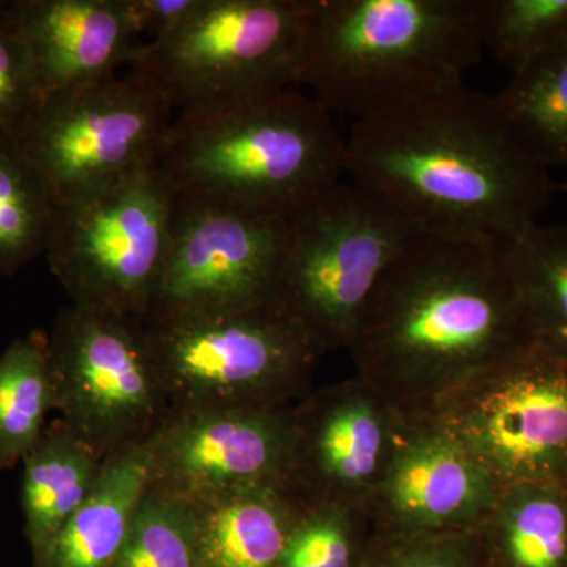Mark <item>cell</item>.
Masks as SVG:
<instances>
[{
    "instance_id": "8",
    "label": "cell",
    "mask_w": 567,
    "mask_h": 567,
    "mask_svg": "<svg viewBox=\"0 0 567 567\" xmlns=\"http://www.w3.org/2000/svg\"><path fill=\"white\" fill-rule=\"evenodd\" d=\"M177 204L158 164L111 192L55 208L48 267L71 305L144 320Z\"/></svg>"
},
{
    "instance_id": "14",
    "label": "cell",
    "mask_w": 567,
    "mask_h": 567,
    "mask_svg": "<svg viewBox=\"0 0 567 567\" xmlns=\"http://www.w3.org/2000/svg\"><path fill=\"white\" fill-rule=\"evenodd\" d=\"M151 484L152 436L104 458L92 494L33 565L114 567Z\"/></svg>"
},
{
    "instance_id": "16",
    "label": "cell",
    "mask_w": 567,
    "mask_h": 567,
    "mask_svg": "<svg viewBox=\"0 0 567 567\" xmlns=\"http://www.w3.org/2000/svg\"><path fill=\"white\" fill-rule=\"evenodd\" d=\"M104 457L63 423L47 425L22 458L21 506L33 561L92 494Z\"/></svg>"
},
{
    "instance_id": "6",
    "label": "cell",
    "mask_w": 567,
    "mask_h": 567,
    "mask_svg": "<svg viewBox=\"0 0 567 567\" xmlns=\"http://www.w3.org/2000/svg\"><path fill=\"white\" fill-rule=\"evenodd\" d=\"M421 234L385 197L338 183L289 219L271 308L316 342L357 333L380 279Z\"/></svg>"
},
{
    "instance_id": "17",
    "label": "cell",
    "mask_w": 567,
    "mask_h": 567,
    "mask_svg": "<svg viewBox=\"0 0 567 567\" xmlns=\"http://www.w3.org/2000/svg\"><path fill=\"white\" fill-rule=\"evenodd\" d=\"M481 440L499 464L532 466L567 446V375L517 377L491 395Z\"/></svg>"
},
{
    "instance_id": "30",
    "label": "cell",
    "mask_w": 567,
    "mask_h": 567,
    "mask_svg": "<svg viewBox=\"0 0 567 567\" xmlns=\"http://www.w3.org/2000/svg\"><path fill=\"white\" fill-rule=\"evenodd\" d=\"M402 567H450L447 565H443V563L439 561H420V563H412V565H406Z\"/></svg>"
},
{
    "instance_id": "4",
    "label": "cell",
    "mask_w": 567,
    "mask_h": 567,
    "mask_svg": "<svg viewBox=\"0 0 567 567\" xmlns=\"http://www.w3.org/2000/svg\"><path fill=\"white\" fill-rule=\"evenodd\" d=\"M524 311L505 245L421 234L380 279L357 333L410 360H462L494 352Z\"/></svg>"
},
{
    "instance_id": "5",
    "label": "cell",
    "mask_w": 567,
    "mask_h": 567,
    "mask_svg": "<svg viewBox=\"0 0 567 567\" xmlns=\"http://www.w3.org/2000/svg\"><path fill=\"white\" fill-rule=\"evenodd\" d=\"M315 0H204L177 31L144 43L130 71L175 115L295 87Z\"/></svg>"
},
{
    "instance_id": "7",
    "label": "cell",
    "mask_w": 567,
    "mask_h": 567,
    "mask_svg": "<svg viewBox=\"0 0 567 567\" xmlns=\"http://www.w3.org/2000/svg\"><path fill=\"white\" fill-rule=\"evenodd\" d=\"M174 118L130 71L44 100L18 144L54 207H69L156 166Z\"/></svg>"
},
{
    "instance_id": "21",
    "label": "cell",
    "mask_w": 567,
    "mask_h": 567,
    "mask_svg": "<svg viewBox=\"0 0 567 567\" xmlns=\"http://www.w3.org/2000/svg\"><path fill=\"white\" fill-rule=\"evenodd\" d=\"M54 212L18 141L0 136V278L47 251Z\"/></svg>"
},
{
    "instance_id": "24",
    "label": "cell",
    "mask_w": 567,
    "mask_h": 567,
    "mask_svg": "<svg viewBox=\"0 0 567 567\" xmlns=\"http://www.w3.org/2000/svg\"><path fill=\"white\" fill-rule=\"evenodd\" d=\"M114 567H200L192 503L148 487Z\"/></svg>"
},
{
    "instance_id": "1",
    "label": "cell",
    "mask_w": 567,
    "mask_h": 567,
    "mask_svg": "<svg viewBox=\"0 0 567 567\" xmlns=\"http://www.w3.org/2000/svg\"><path fill=\"white\" fill-rule=\"evenodd\" d=\"M344 174L421 233L506 245L535 227L557 183L511 140L492 96L464 87L354 123Z\"/></svg>"
},
{
    "instance_id": "11",
    "label": "cell",
    "mask_w": 567,
    "mask_h": 567,
    "mask_svg": "<svg viewBox=\"0 0 567 567\" xmlns=\"http://www.w3.org/2000/svg\"><path fill=\"white\" fill-rule=\"evenodd\" d=\"M289 219L177 196L169 244L144 320L271 308Z\"/></svg>"
},
{
    "instance_id": "22",
    "label": "cell",
    "mask_w": 567,
    "mask_h": 567,
    "mask_svg": "<svg viewBox=\"0 0 567 567\" xmlns=\"http://www.w3.org/2000/svg\"><path fill=\"white\" fill-rule=\"evenodd\" d=\"M505 257L524 311L567 346V226L536 224L505 245Z\"/></svg>"
},
{
    "instance_id": "10",
    "label": "cell",
    "mask_w": 567,
    "mask_h": 567,
    "mask_svg": "<svg viewBox=\"0 0 567 567\" xmlns=\"http://www.w3.org/2000/svg\"><path fill=\"white\" fill-rule=\"evenodd\" d=\"M171 412L267 406L316 341L274 308L142 320Z\"/></svg>"
},
{
    "instance_id": "12",
    "label": "cell",
    "mask_w": 567,
    "mask_h": 567,
    "mask_svg": "<svg viewBox=\"0 0 567 567\" xmlns=\"http://www.w3.org/2000/svg\"><path fill=\"white\" fill-rule=\"evenodd\" d=\"M293 434L267 406L171 412L152 435V487L186 502L278 483Z\"/></svg>"
},
{
    "instance_id": "15",
    "label": "cell",
    "mask_w": 567,
    "mask_h": 567,
    "mask_svg": "<svg viewBox=\"0 0 567 567\" xmlns=\"http://www.w3.org/2000/svg\"><path fill=\"white\" fill-rule=\"evenodd\" d=\"M200 567H278L298 522L278 483L196 499Z\"/></svg>"
},
{
    "instance_id": "31",
    "label": "cell",
    "mask_w": 567,
    "mask_h": 567,
    "mask_svg": "<svg viewBox=\"0 0 567 567\" xmlns=\"http://www.w3.org/2000/svg\"><path fill=\"white\" fill-rule=\"evenodd\" d=\"M557 193H566L567 194V177L565 178V181L559 183V185H557Z\"/></svg>"
},
{
    "instance_id": "23",
    "label": "cell",
    "mask_w": 567,
    "mask_h": 567,
    "mask_svg": "<svg viewBox=\"0 0 567 567\" xmlns=\"http://www.w3.org/2000/svg\"><path fill=\"white\" fill-rule=\"evenodd\" d=\"M483 43L511 74L567 47V0H483Z\"/></svg>"
},
{
    "instance_id": "26",
    "label": "cell",
    "mask_w": 567,
    "mask_h": 567,
    "mask_svg": "<svg viewBox=\"0 0 567 567\" xmlns=\"http://www.w3.org/2000/svg\"><path fill=\"white\" fill-rule=\"evenodd\" d=\"M41 104L43 95L10 2H0V136L20 141Z\"/></svg>"
},
{
    "instance_id": "27",
    "label": "cell",
    "mask_w": 567,
    "mask_h": 567,
    "mask_svg": "<svg viewBox=\"0 0 567 567\" xmlns=\"http://www.w3.org/2000/svg\"><path fill=\"white\" fill-rule=\"evenodd\" d=\"M507 555L514 567H567V517L557 502L529 499L507 525Z\"/></svg>"
},
{
    "instance_id": "13",
    "label": "cell",
    "mask_w": 567,
    "mask_h": 567,
    "mask_svg": "<svg viewBox=\"0 0 567 567\" xmlns=\"http://www.w3.org/2000/svg\"><path fill=\"white\" fill-rule=\"evenodd\" d=\"M10 6L43 102L117 76L144 44L126 0H14Z\"/></svg>"
},
{
    "instance_id": "18",
    "label": "cell",
    "mask_w": 567,
    "mask_h": 567,
    "mask_svg": "<svg viewBox=\"0 0 567 567\" xmlns=\"http://www.w3.org/2000/svg\"><path fill=\"white\" fill-rule=\"evenodd\" d=\"M511 140L544 169L567 167V47L529 63L492 96Z\"/></svg>"
},
{
    "instance_id": "2",
    "label": "cell",
    "mask_w": 567,
    "mask_h": 567,
    "mask_svg": "<svg viewBox=\"0 0 567 567\" xmlns=\"http://www.w3.org/2000/svg\"><path fill=\"white\" fill-rule=\"evenodd\" d=\"M484 51L483 0H315L295 87L354 125L464 87Z\"/></svg>"
},
{
    "instance_id": "25",
    "label": "cell",
    "mask_w": 567,
    "mask_h": 567,
    "mask_svg": "<svg viewBox=\"0 0 567 567\" xmlns=\"http://www.w3.org/2000/svg\"><path fill=\"white\" fill-rule=\"evenodd\" d=\"M324 475L352 483L371 476L382 451V427L368 405L346 404L328 413L315 442Z\"/></svg>"
},
{
    "instance_id": "29",
    "label": "cell",
    "mask_w": 567,
    "mask_h": 567,
    "mask_svg": "<svg viewBox=\"0 0 567 567\" xmlns=\"http://www.w3.org/2000/svg\"><path fill=\"white\" fill-rule=\"evenodd\" d=\"M204 0H126L134 28L144 43L164 39L203 6Z\"/></svg>"
},
{
    "instance_id": "20",
    "label": "cell",
    "mask_w": 567,
    "mask_h": 567,
    "mask_svg": "<svg viewBox=\"0 0 567 567\" xmlns=\"http://www.w3.org/2000/svg\"><path fill=\"white\" fill-rule=\"evenodd\" d=\"M54 412L48 333L33 330L0 353V472L21 464Z\"/></svg>"
},
{
    "instance_id": "3",
    "label": "cell",
    "mask_w": 567,
    "mask_h": 567,
    "mask_svg": "<svg viewBox=\"0 0 567 567\" xmlns=\"http://www.w3.org/2000/svg\"><path fill=\"white\" fill-rule=\"evenodd\" d=\"M346 137L297 87L175 115L158 166L177 196L292 219L344 175Z\"/></svg>"
},
{
    "instance_id": "28",
    "label": "cell",
    "mask_w": 567,
    "mask_h": 567,
    "mask_svg": "<svg viewBox=\"0 0 567 567\" xmlns=\"http://www.w3.org/2000/svg\"><path fill=\"white\" fill-rule=\"evenodd\" d=\"M278 567H350L349 537L341 520L324 509L301 518Z\"/></svg>"
},
{
    "instance_id": "19",
    "label": "cell",
    "mask_w": 567,
    "mask_h": 567,
    "mask_svg": "<svg viewBox=\"0 0 567 567\" xmlns=\"http://www.w3.org/2000/svg\"><path fill=\"white\" fill-rule=\"evenodd\" d=\"M390 487L402 514L432 524L470 513L483 498L484 476L458 447L431 440L405 451Z\"/></svg>"
},
{
    "instance_id": "9",
    "label": "cell",
    "mask_w": 567,
    "mask_h": 567,
    "mask_svg": "<svg viewBox=\"0 0 567 567\" xmlns=\"http://www.w3.org/2000/svg\"><path fill=\"white\" fill-rule=\"evenodd\" d=\"M54 412L106 458L169 415L142 320L70 305L48 334Z\"/></svg>"
}]
</instances>
